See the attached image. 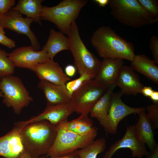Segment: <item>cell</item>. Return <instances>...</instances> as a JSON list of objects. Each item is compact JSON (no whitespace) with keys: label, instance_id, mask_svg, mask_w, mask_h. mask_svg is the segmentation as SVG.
I'll use <instances>...</instances> for the list:
<instances>
[{"label":"cell","instance_id":"cell-5","mask_svg":"<svg viewBox=\"0 0 158 158\" xmlns=\"http://www.w3.org/2000/svg\"><path fill=\"white\" fill-rule=\"evenodd\" d=\"M87 2L85 0H63L53 6H43L40 19L53 23L60 31L67 35L72 23Z\"/></svg>","mask_w":158,"mask_h":158},{"label":"cell","instance_id":"cell-7","mask_svg":"<svg viewBox=\"0 0 158 158\" xmlns=\"http://www.w3.org/2000/svg\"><path fill=\"white\" fill-rule=\"evenodd\" d=\"M0 90L3 102L17 114L33 100L20 79L12 75L0 78Z\"/></svg>","mask_w":158,"mask_h":158},{"label":"cell","instance_id":"cell-15","mask_svg":"<svg viewBox=\"0 0 158 158\" xmlns=\"http://www.w3.org/2000/svg\"><path fill=\"white\" fill-rule=\"evenodd\" d=\"M115 85L120 88V92L123 95L135 96L141 93L144 86L138 75L131 67L126 65H123L121 68Z\"/></svg>","mask_w":158,"mask_h":158},{"label":"cell","instance_id":"cell-34","mask_svg":"<svg viewBox=\"0 0 158 158\" xmlns=\"http://www.w3.org/2000/svg\"><path fill=\"white\" fill-rule=\"evenodd\" d=\"M154 90L149 86H144L142 89L141 93L146 97H150Z\"/></svg>","mask_w":158,"mask_h":158},{"label":"cell","instance_id":"cell-13","mask_svg":"<svg viewBox=\"0 0 158 158\" xmlns=\"http://www.w3.org/2000/svg\"><path fill=\"white\" fill-rule=\"evenodd\" d=\"M128 148L131 150L132 157L140 158L148 156L150 152L147 150L145 145L138 139L135 131L134 125L127 126L123 137L113 144L106 152L104 158H111L114 153L121 148Z\"/></svg>","mask_w":158,"mask_h":158},{"label":"cell","instance_id":"cell-9","mask_svg":"<svg viewBox=\"0 0 158 158\" xmlns=\"http://www.w3.org/2000/svg\"><path fill=\"white\" fill-rule=\"evenodd\" d=\"M122 95L120 92L113 93L109 112L100 124L108 133L116 134L119 123L127 116L134 113L138 114L146 110L144 107L133 108L127 105L121 99Z\"/></svg>","mask_w":158,"mask_h":158},{"label":"cell","instance_id":"cell-30","mask_svg":"<svg viewBox=\"0 0 158 158\" xmlns=\"http://www.w3.org/2000/svg\"><path fill=\"white\" fill-rule=\"evenodd\" d=\"M149 47L152 54L154 60L157 64H158V37L153 35L150 38Z\"/></svg>","mask_w":158,"mask_h":158},{"label":"cell","instance_id":"cell-39","mask_svg":"<svg viewBox=\"0 0 158 158\" xmlns=\"http://www.w3.org/2000/svg\"><path fill=\"white\" fill-rule=\"evenodd\" d=\"M20 156V158H31L28 153H26V150L25 148Z\"/></svg>","mask_w":158,"mask_h":158},{"label":"cell","instance_id":"cell-22","mask_svg":"<svg viewBox=\"0 0 158 158\" xmlns=\"http://www.w3.org/2000/svg\"><path fill=\"white\" fill-rule=\"evenodd\" d=\"M115 85L108 87L103 95L94 105L90 113L92 118H96L101 124L107 115L110 108L111 98Z\"/></svg>","mask_w":158,"mask_h":158},{"label":"cell","instance_id":"cell-21","mask_svg":"<svg viewBox=\"0 0 158 158\" xmlns=\"http://www.w3.org/2000/svg\"><path fill=\"white\" fill-rule=\"evenodd\" d=\"M42 49H45L50 59L53 60L55 56L60 51L69 50L68 37L61 32L51 29L47 40Z\"/></svg>","mask_w":158,"mask_h":158},{"label":"cell","instance_id":"cell-6","mask_svg":"<svg viewBox=\"0 0 158 158\" xmlns=\"http://www.w3.org/2000/svg\"><path fill=\"white\" fill-rule=\"evenodd\" d=\"M56 127V135L47 157L63 156L84 148L94 141L97 134V128L95 127L92 131L85 134L76 133L60 125Z\"/></svg>","mask_w":158,"mask_h":158},{"label":"cell","instance_id":"cell-28","mask_svg":"<svg viewBox=\"0 0 158 158\" xmlns=\"http://www.w3.org/2000/svg\"><path fill=\"white\" fill-rule=\"evenodd\" d=\"M92 79L88 75L84 74L75 80L67 82L65 84L67 90L70 96L78 89L86 81Z\"/></svg>","mask_w":158,"mask_h":158},{"label":"cell","instance_id":"cell-35","mask_svg":"<svg viewBox=\"0 0 158 158\" xmlns=\"http://www.w3.org/2000/svg\"><path fill=\"white\" fill-rule=\"evenodd\" d=\"M42 158H80L78 154L75 152L71 154L62 156L55 157H43Z\"/></svg>","mask_w":158,"mask_h":158},{"label":"cell","instance_id":"cell-40","mask_svg":"<svg viewBox=\"0 0 158 158\" xmlns=\"http://www.w3.org/2000/svg\"><path fill=\"white\" fill-rule=\"evenodd\" d=\"M3 96V94L2 92L0 91V97H2Z\"/></svg>","mask_w":158,"mask_h":158},{"label":"cell","instance_id":"cell-3","mask_svg":"<svg viewBox=\"0 0 158 158\" xmlns=\"http://www.w3.org/2000/svg\"><path fill=\"white\" fill-rule=\"evenodd\" d=\"M67 35L69 50L73 56L74 66L80 75L86 74L94 79L99 71L101 61L87 49L83 42L75 21L71 25Z\"/></svg>","mask_w":158,"mask_h":158},{"label":"cell","instance_id":"cell-25","mask_svg":"<svg viewBox=\"0 0 158 158\" xmlns=\"http://www.w3.org/2000/svg\"><path fill=\"white\" fill-rule=\"evenodd\" d=\"M106 142L103 138L94 140L86 147L75 151L80 158H97L99 154L104 152Z\"/></svg>","mask_w":158,"mask_h":158},{"label":"cell","instance_id":"cell-31","mask_svg":"<svg viewBox=\"0 0 158 158\" xmlns=\"http://www.w3.org/2000/svg\"><path fill=\"white\" fill-rule=\"evenodd\" d=\"M4 29L0 26V44L9 48L14 47L16 46L15 42L5 35Z\"/></svg>","mask_w":158,"mask_h":158},{"label":"cell","instance_id":"cell-37","mask_svg":"<svg viewBox=\"0 0 158 158\" xmlns=\"http://www.w3.org/2000/svg\"><path fill=\"white\" fill-rule=\"evenodd\" d=\"M94 2L98 4L100 7H104L108 4L109 0H94Z\"/></svg>","mask_w":158,"mask_h":158},{"label":"cell","instance_id":"cell-17","mask_svg":"<svg viewBox=\"0 0 158 158\" xmlns=\"http://www.w3.org/2000/svg\"><path fill=\"white\" fill-rule=\"evenodd\" d=\"M123 66V59H103L99 71L94 79L99 84L107 88L112 85H115Z\"/></svg>","mask_w":158,"mask_h":158},{"label":"cell","instance_id":"cell-4","mask_svg":"<svg viewBox=\"0 0 158 158\" xmlns=\"http://www.w3.org/2000/svg\"><path fill=\"white\" fill-rule=\"evenodd\" d=\"M108 4L116 19L132 28H140L158 21L150 16L138 0H109Z\"/></svg>","mask_w":158,"mask_h":158},{"label":"cell","instance_id":"cell-29","mask_svg":"<svg viewBox=\"0 0 158 158\" xmlns=\"http://www.w3.org/2000/svg\"><path fill=\"white\" fill-rule=\"evenodd\" d=\"M148 111L146 117L154 129L158 128V103H153L147 107Z\"/></svg>","mask_w":158,"mask_h":158},{"label":"cell","instance_id":"cell-23","mask_svg":"<svg viewBox=\"0 0 158 158\" xmlns=\"http://www.w3.org/2000/svg\"><path fill=\"white\" fill-rule=\"evenodd\" d=\"M42 0H20L13 7L12 10L18 11L26 17L32 18L35 23L41 25L40 14L42 7Z\"/></svg>","mask_w":158,"mask_h":158},{"label":"cell","instance_id":"cell-38","mask_svg":"<svg viewBox=\"0 0 158 158\" xmlns=\"http://www.w3.org/2000/svg\"><path fill=\"white\" fill-rule=\"evenodd\" d=\"M147 157V158H158V145Z\"/></svg>","mask_w":158,"mask_h":158},{"label":"cell","instance_id":"cell-18","mask_svg":"<svg viewBox=\"0 0 158 158\" xmlns=\"http://www.w3.org/2000/svg\"><path fill=\"white\" fill-rule=\"evenodd\" d=\"M38 87L43 91L47 105H55L70 103L71 97L65 84L56 85L40 80Z\"/></svg>","mask_w":158,"mask_h":158},{"label":"cell","instance_id":"cell-1","mask_svg":"<svg viewBox=\"0 0 158 158\" xmlns=\"http://www.w3.org/2000/svg\"><path fill=\"white\" fill-rule=\"evenodd\" d=\"M90 42L98 54L103 59H126L131 61L135 55L133 44L109 26L98 28L92 34Z\"/></svg>","mask_w":158,"mask_h":158},{"label":"cell","instance_id":"cell-26","mask_svg":"<svg viewBox=\"0 0 158 158\" xmlns=\"http://www.w3.org/2000/svg\"><path fill=\"white\" fill-rule=\"evenodd\" d=\"M15 67L9 58L8 54L0 48V78L12 75Z\"/></svg>","mask_w":158,"mask_h":158},{"label":"cell","instance_id":"cell-36","mask_svg":"<svg viewBox=\"0 0 158 158\" xmlns=\"http://www.w3.org/2000/svg\"><path fill=\"white\" fill-rule=\"evenodd\" d=\"M154 103H158V92L154 90L150 97Z\"/></svg>","mask_w":158,"mask_h":158},{"label":"cell","instance_id":"cell-11","mask_svg":"<svg viewBox=\"0 0 158 158\" xmlns=\"http://www.w3.org/2000/svg\"><path fill=\"white\" fill-rule=\"evenodd\" d=\"M74 112L70 103L55 105H47L44 111L38 115L25 121L16 122L15 126L21 128L30 123L47 121L57 126L67 121L68 116Z\"/></svg>","mask_w":158,"mask_h":158},{"label":"cell","instance_id":"cell-32","mask_svg":"<svg viewBox=\"0 0 158 158\" xmlns=\"http://www.w3.org/2000/svg\"><path fill=\"white\" fill-rule=\"evenodd\" d=\"M15 0H0V16L7 14L15 4Z\"/></svg>","mask_w":158,"mask_h":158},{"label":"cell","instance_id":"cell-20","mask_svg":"<svg viewBox=\"0 0 158 158\" xmlns=\"http://www.w3.org/2000/svg\"><path fill=\"white\" fill-rule=\"evenodd\" d=\"M138 114L137 122L134 125L135 131L139 140L147 145L151 152L158 145L155 140L154 129L146 117L145 111Z\"/></svg>","mask_w":158,"mask_h":158},{"label":"cell","instance_id":"cell-10","mask_svg":"<svg viewBox=\"0 0 158 158\" xmlns=\"http://www.w3.org/2000/svg\"><path fill=\"white\" fill-rule=\"evenodd\" d=\"M33 21L31 18L23 17L17 11L11 9L6 14L0 16V26L26 36L30 39L31 46L35 50L39 51L40 44L36 37L31 30L30 25Z\"/></svg>","mask_w":158,"mask_h":158},{"label":"cell","instance_id":"cell-12","mask_svg":"<svg viewBox=\"0 0 158 158\" xmlns=\"http://www.w3.org/2000/svg\"><path fill=\"white\" fill-rule=\"evenodd\" d=\"M8 55L15 67L27 68L33 71L38 64L50 59L45 49L37 51L31 46L17 48Z\"/></svg>","mask_w":158,"mask_h":158},{"label":"cell","instance_id":"cell-2","mask_svg":"<svg viewBox=\"0 0 158 158\" xmlns=\"http://www.w3.org/2000/svg\"><path fill=\"white\" fill-rule=\"evenodd\" d=\"M20 132L25 148L38 157L47 154L55 140L57 127L42 121L26 125L21 128Z\"/></svg>","mask_w":158,"mask_h":158},{"label":"cell","instance_id":"cell-14","mask_svg":"<svg viewBox=\"0 0 158 158\" xmlns=\"http://www.w3.org/2000/svg\"><path fill=\"white\" fill-rule=\"evenodd\" d=\"M21 128L15 126L10 131L0 137V156L6 158H18L25 149Z\"/></svg>","mask_w":158,"mask_h":158},{"label":"cell","instance_id":"cell-19","mask_svg":"<svg viewBox=\"0 0 158 158\" xmlns=\"http://www.w3.org/2000/svg\"><path fill=\"white\" fill-rule=\"evenodd\" d=\"M130 62V66L134 71L158 84V66L154 60L145 54H138L135 55Z\"/></svg>","mask_w":158,"mask_h":158},{"label":"cell","instance_id":"cell-33","mask_svg":"<svg viewBox=\"0 0 158 158\" xmlns=\"http://www.w3.org/2000/svg\"><path fill=\"white\" fill-rule=\"evenodd\" d=\"M76 70L74 66L69 64L66 66L65 68V73L69 78V77H72L75 75Z\"/></svg>","mask_w":158,"mask_h":158},{"label":"cell","instance_id":"cell-8","mask_svg":"<svg viewBox=\"0 0 158 158\" xmlns=\"http://www.w3.org/2000/svg\"><path fill=\"white\" fill-rule=\"evenodd\" d=\"M107 89L94 79L85 81L71 97L70 102L74 112L80 114H88Z\"/></svg>","mask_w":158,"mask_h":158},{"label":"cell","instance_id":"cell-24","mask_svg":"<svg viewBox=\"0 0 158 158\" xmlns=\"http://www.w3.org/2000/svg\"><path fill=\"white\" fill-rule=\"evenodd\" d=\"M59 125L73 132L80 134H85L92 131L95 127L87 114H81L76 119Z\"/></svg>","mask_w":158,"mask_h":158},{"label":"cell","instance_id":"cell-27","mask_svg":"<svg viewBox=\"0 0 158 158\" xmlns=\"http://www.w3.org/2000/svg\"><path fill=\"white\" fill-rule=\"evenodd\" d=\"M138 1L152 18L158 20V0H138Z\"/></svg>","mask_w":158,"mask_h":158},{"label":"cell","instance_id":"cell-16","mask_svg":"<svg viewBox=\"0 0 158 158\" xmlns=\"http://www.w3.org/2000/svg\"><path fill=\"white\" fill-rule=\"evenodd\" d=\"M34 71L40 80L55 84H65L70 80L59 64L54 60L49 59L38 64Z\"/></svg>","mask_w":158,"mask_h":158}]
</instances>
